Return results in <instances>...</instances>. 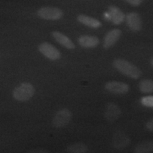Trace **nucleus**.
Instances as JSON below:
<instances>
[{
  "instance_id": "4",
  "label": "nucleus",
  "mask_w": 153,
  "mask_h": 153,
  "mask_svg": "<svg viewBox=\"0 0 153 153\" xmlns=\"http://www.w3.org/2000/svg\"><path fill=\"white\" fill-rule=\"evenodd\" d=\"M38 16L45 20H59L63 16V11L57 7H44L38 10Z\"/></svg>"
},
{
  "instance_id": "5",
  "label": "nucleus",
  "mask_w": 153,
  "mask_h": 153,
  "mask_svg": "<svg viewBox=\"0 0 153 153\" xmlns=\"http://www.w3.org/2000/svg\"><path fill=\"white\" fill-rule=\"evenodd\" d=\"M111 143L113 147L118 150H123L131 144L130 137L122 131H117L112 137Z\"/></svg>"
},
{
  "instance_id": "20",
  "label": "nucleus",
  "mask_w": 153,
  "mask_h": 153,
  "mask_svg": "<svg viewBox=\"0 0 153 153\" xmlns=\"http://www.w3.org/2000/svg\"><path fill=\"white\" fill-rule=\"evenodd\" d=\"M146 128L149 131L153 133V118L150 120H148L146 123Z\"/></svg>"
},
{
  "instance_id": "3",
  "label": "nucleus",
  "mask_w": 153,
  "mask_h": 153,
  "mask_svg": "<svg viewBox=\"0 0 153 153\" xmlns=\"http://www.w3.org/2000/svg\"><path fill=\"white\" fill-rule=\"evenodd\" d=\"M72 112L68 108L59 110L53 118V125L57 128L65 127L72 120Z\"/></svg>"
},
{
  "instance_id": "6",
  "label": "nucleus",
  "mask_w": 153,
  "mask_h": 153,
  "mask_svg": "<svg viewBox=\"0 0 153 153\" xmlns=\"http://www.w3.org/2000/svg\"><path fill=\"white\" fill-rule=\"evenodd\" d=\"M38 50L49 60H57L61 57V53L55 46L48 42H43L38 45Z\"/></svg>"
},
{
  "instance_id": "10",
  "label": "nucleus",
  "mask_w": 153,
  "mask_h": 153,
  "mask_svg": "<svg viewBox=\"0 0 153 153\" xmlns=\"http://www.w3.org/2000/svg\"><path fill=\"white\" fill-rule=\"evenodd\" d=\"M108 19L115 25L122 24L126 19V15L120 9L115 6H111L108 7Z\"/></svg>"
},
{
  "instance_id": "18",
  "label": "nucleus",
  "mask_w": 153,
  "mask_h": 153,
  "mask_svg": "<svg viewBox=\"0 0 153 153\" xmlns=\"http://www.w3.org/2000/svg\"><path fill=\"white\" fill-rule=\"evenodd\" d=\"M141 102L145 106L153 107V96H149V97H143L141 99Z\"/></svg>"
},
{
  "instance_id": "22",
  "label": "nucleus",
  "mask_w": 153,
  "mask_h": 153,
  "mask_svg": "<svg viewBox=\"0 0 153 153\" xmlns=\"http://www.w3.org/2000/svg\"><path fill=\"white\" fill-rule=\"evenodd\" d=\"M150 64H151V65L153 66V57H152V59H151V60H150Z\"/></svg>"
},
{
  "instance_id": "11",
  "label": "nucleus",
  "mask_w": 153,
  "mask_h": 153,
  "mask_svg": "<svg viewBox=\"0 0 153 153\" xmlns=\"http://www.w3.org/2000/svg\"><path fill=\"white\" fill-rule=\"evenodd\" d=\"M122 31L118 28H114L109 30L105 36L103 47L105 49H108L115 45L121 36Z\"/></svg>"
},
{
  "instance_id": "12",
  "label": "nucleus",
  "mask_w": 153,
  "mask_h": 153,
  "mask_svg": "<svg viewBox=\"0 0 153 153\" xmlns=\"http://www.w3.org/2000/svg\"><path fill=\"white\" fill-rule=\"evenodd\" d=\"M52 36L57 43L62 45L63 47L66 48L67 49L73 50L75 48V45H74L73 42L68 36L60 33V32L55 30V31H53L52 33Z\"/></svg>"
},
{
  "instance_id": "2",
  "label": "nucleus",
  "mask_w": 153,
  "mask_h": 153,
  "mask_svg": "<svg viewBox=\"0 0 153 153\" xmlns=\"http://www.w3.org/2000/svg\"><path fill=\"white\" fill-rule=\"evenodd\" d=\"M35 88L30 83L24 82L16 87L13 91V97L19 101H26L33 97Z\"/></svg>"
},
{
  "instance_id": "1",
  "label": "nucleus",
  "mask_w": 153,
  "mask_h": 153,
  "mask_svg": "<svg viewBox=\"0 0 153 153\" xmlns=\"http://www.w3.org/2000/svg\"><path fill=\"white\" fill-rule=\"evenodd\" d=\"M113 66L120 73L132 79H138L142 74L137 67L124 59H116L113 62Z\"/></svg>"
},
{
  "instance_id": "16",
  "label": "nucleus",
  "mask_w": 153,
  "mask_h": 153,
  "mask_svg": "<svg viewBox=\"0 0 153 153\" xmlns=\"http://www.w3.org/2000/svg\"><path fill=\"white\" fill-rule=\"evenodd\" d=\"M89 150L87 145L82 143H75L69 145L66 148V151L70 153H85Z\"/></svg>"
},
{
  "instance_id": "9",
  "label": "nucleus",
  "mask_w": 153,
  "mask_h": 153,
  "mask_svg": "<svg viewBox=\"0 0 153 153\" xmlns=\"http://www.w3.org/2000/svg\"><path fill=\"white\" fill-rule=\"evenodd\" d=\"M126 22L130 29L133 32H138L142 29V19L136 12L129 13L126 16Z\"/></svg>"
},
{
  "instance_id": "13",
  "label": "nucleus",
  "mask_w": 153,
  "mask_h": 153,
  "mask_svg": "<svg viewBox=\"0 0 153 153\" xmlns=\"http://www.w3.org/2000/svg\"><path fill=\"white\" fill-rule=\"evenodd\" d=\"M78 43L85 48H92L97 47L99 44V39L94 36H81L78 38Z\"/></svg>"
},
{
  "instance_id": "17",
  "label": "nucleus",
  "mask_w": 153,
  "mask_h": 153,
  "mask_svg": "<svg viewBox=\"0 0 153 153\" xmlns=\"http://www.w3.org/2000/svg\"><path fill=\"white\" fill-rule=\"evenodd\" d=\"M139 89L142 93L150 94L153 92V81L151 79H143L140 82Z\"/></svg>"
},
{
  "instance_id": "7",
  "label": "nucleus",
  "mask_w": 153,
  "mask_h": 153,
  "mask_svg": "<svg viewBox=\"0 0 153 153\" xmlns=\"http://www.w3.org/2000/svg\"><path fill=\"white\" fill-rule=\"evenodd\" d=\"M121 115V110L117 104L113 102L108 103L105 106L104 117L109 123L116 121Z\"/></svg>"
},
{
  "instance_id": "21",
  "label": "nucleus",
  "mask_w": 153,
  "mask_h": 153,
  "mask_svg": "<svg viewBox=\"0 0 153 153\" xmlns=\"http://www.w3.org/2000/svg\"><path fill=\"white\" fill-rule=\"evenodd\" d=\"M33 152H47L45 150H42V149H38V150H35L34 151H32Z\"/></svg>"
},
{
  "instance_id": "8",
  "label": "nucleus",
  "mask_w": 153,
  "mask_h": 153,
  "mask_svg": "<svg viewBox=\"0 0 153 153\" xmlns=\"http://www.w3.org/2000/svg\"><path fill=\"white\" fill-rule=\"evenodd\" d=\"M105 89L114 94H126L130 90L129 86L122 82L110 81L105 85Z\"/></svg>"
},
{
  "instance_id": "19",
  "label": "nucleus",
  "mask_w": 153,
  "mask_h": 153,
  "mask_svg": "<svg viewBox=\"0 0 153 153\" xmlns=\"http://www.w3.org/2000/svg\"><path fill=\"white\" fill-rule=\"evenodd\" d=\"M129 4L132 6H134V7H137V6H140L142 4L143 0H126Z\"/></svg>"
},
{
  "instance_id": "14",
  "label": "nucleus",
  "mask_w": 153,
  "mask_h": 153,
  "mask_svg": "<svg viewBox=\"0 0 153 153\" xmlns=\"http://www.w3.org/2000/svg\"><path fill=\"white\" fill-rule=\"evenodd\" d=\"M77 21L82 24L92 28H99L102 26L101 23L98 19L85 14H79L77 16Z\"/></svg>"
},
{
  "instance_id": "15",
  "label": "nucleus",
  "mask_w": 153,
  "mask_h": 153,
  "mask_svg": "<svg viewBox=\"0 0 153 153\" xmlns=\"http://www.w3.org/2000/svg\"><path fill=\"white\" fill-rule=\"evenodd\" d=\"M134 152L151 153L153 152V140H145L137 144L134 148Z\"/></svg>"
}]
</instances>
